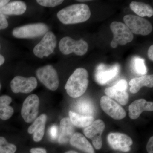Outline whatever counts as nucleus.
Listing matches in <instances>:
<instances>
[{
    "label": "nucleus",
    "mask_w": 153,
    "mask_h": 153,
    "mask_svg": "<svg viewBox=\"0 0 153 153\" xmlns=\"http://www.w3.org/2000/svg\"><path fill=\"white\" fill-rule=\"evenodd\" d=\"M91 15L87 5L75 4L60 10L57 13V17L64 25H73L86 22L90 18Z\"/></svg>",
    "instance_id": "nucleus-1"
},
{
    "label": "nucleus",
    "mask_w": 153,
    "mask_h": 153,
    "mask_svg": "<svg viewBox=\"0 0 153 153\" xmlns=\"http://www.w3.org/2000/svg\"><path fill=\"white\" fill-rule=\"evenodd\" d=\"M88 83V74L87 70L82 68H77L68 78L65 89L69 96L72 98H77L85 93Z\"/></svg>",
    "instance_id": "nucleus-2"
},
{
    "label": "nucleus",
    "mask_w": 153,
    "mask_h": 153,
    "mask_svg": "<svg viewBox=\"0 0 153 153\" xmlns=\"http://www.w3.org/2000/svg\"><path fill=\"white\" fill-rule=\"evenodd\" d=\"M123 21L133 34L146 36L149 35L153 31V27L150 22L138 16L126 15L124 17Z\"/></svg>",
    "instance_id": "nucleus-3"
},
{
    "label": "nucleus",
    "mask_w": 153,
    "mask_h": 153,
    "mask_svg": "<svg viewBox=\"0 0 153 153\" xmlns=\"http://www.w3.org/2000/svg\"><path fill=\"white\" fill-rule=\"evenodd\" d=\"M49 27L44 23L29 24L15 28L13 36L18 38H33L45 35L48 32Z\"/></svg>",
    "instance_id": "nucleus-4"
},
{
    "label": "nucleus",
    "mask_w": 153,
    "mask_h": 153,
    "mask_svg": "<svg viewBox=\"0 0 153 153\" xmlns=\"http://www.w3.org/2000/svg\"><path fill=\"white\" fill-rule=\"evenodd\" d=\"M36 75L39 81L49 90L55 91L59 87L58 74L52 65L40 67L36 71Z\"/></svg>",
    "instance_id": "nucleus-5"
},
{
    "label": "nucleus",
    "mask_w": 153,
    "mask_h": 153,
    "mask_svg": "<svg viewBox=\"0 0 153 153\" xmlns=\"http://www.w3.org/2000/svg\"><path fill=\"white\" fill-rule=\"evenodd\" d=\"M59 47L60 51L64 55H69L74 52L78 56H82L87 52L88 45L83 40L76 41L67 36L60 40Z\"/></svg>",
    "instance_id": "nucleus-6"
},
{
    "label": "nucleus",
    "mask_w": 153,
    "mask_h": 153,
    "mask_svg": "<svg viewBox=\"0 0 153 153\" xmlns=\"http://www.w3.org/2000/svg\"><path fill=\"white\" fill-rule=\"evenodd\" d=\"M57 39L52 32H48L44 35L41 41L34 47V55L39 58L48 57L54 52L57 45Z\"/></svg>",
    "instance_id": "nucleus-7"
},
{
    "label": "nucleus",
    "mask_w": 153,
    "mask_h": 153,
    "mask_svg": "<svg viewBox=\"0 0 153 153\" xmlns=\"http://www.w3.org/2000/svg\"><path fill=\"white\" fill-rule=\"evenodd\" d=\"M105 128L104 122L100 119L94 121L90 125L84 128L83 133L85 136L92 141L94 146L99 150L102 147V134Z\"/></svg>",
    "instance_id": "nucleus-8"
},
{
    "label": "nucleus",
    "mask_w": 153,
    "mask_h": 153,
    "mask_svg": "<svg viewBox=\"0 0 153 153\" xmlns=\"http://www.w3.org/2000/svg\"><path fill=\"white\" fill-rule=\"evenodd\" d=\"M39 104V97L36 94H31L25 100L21 110V114L26 122L30 123L36 119L38 114Z\"/></svg>",
    "instance_id": "nucleus-9"
},
{
    "label": "nucleus",
    "mask_w": 153,
    "mask_h": 153,
    "mask_svg": "<svg viewBox=\"0 0 153 153\" xmlns=\"http://www.w3.org/2000/svg\"><path fill=\"white\" fill-rule=\"evenodd\" d=\"M128 83L125 79L120 80L113 86L107 88L105 93L110 98L113 99L121 105L127 104L128 101L129 95L127 92Z\"/></svg>",
    "instance_id": "nucleus-10"
},
{
    "label": "nucleus",
    "mask_w": 153,
    "mask_h": 153,
    "mask_svg": "<svg viewBox=\"0 0 153 153\" xmlns=\"http://www.w3.org/2000/svg\"><path fill=\"white\" fill-rule=\"evenodd\" d=\"M110 29L114 35L112 41L117 43L118 45H125L133 40V34L126 25L122 22H112L110 25Z\"/></svg>",
    "instance_id": "nucleus-11"
},
{
    "label": "nucleus",
    "mask_w": 153,
    "mask_h": 153,
    "mask_svg": "<svg viewBox=\"0 0 153 153\" xmlns=\"http://www.w3.org/2000/svg\"><path fill=\"white\" fill-rule=\"evenodd\" d=\"M37 85V79L34 76H17L12 79L10 83L11 89L14 93H30L36 89Z\"/></svg>",
    "instance_id": "nucleus-12"
},
{
    "label": "nucleus",
    "mask_w": 153,
    "mask_h": 153,
    "mask_svg": "<svg viewBox=\"0 0 153 153\" xmlns=\"http://www.w3.org/2000/svg\"><path fill=\"white\" fill-rule=\"evenodd\" d=\"M100 104L103 111L114 119H123L126 115L125 110L118 103L106 96L102 97Z\"/></svg>",
    "instance_id": "nucleus-13"
},
{
    "label": "nucleus",
    "mask_w": 153,
    "mask_h": 153,
    "mask_svg": "<svg viewBox=\"0 0 153 153\" xmlns=\"http://www.w3.org/2000/svg\"><path fill=\"white\" fill-rule=\"evenodd\" d=\"M108 142L115 150L128 152L130 151L133 141L130 137L120 133H111L108 135Z\"/></svg>",
    "instance_id": "nucleus-14"
},
{
    "label": "nucleus",
    "mask_w": 153,
    "mask_h": 153,
    "mask_svg": "<svg viewBox=\"0 0 153 153\" xmlns=\"http://www.w3.org/2000/svg\"><path fill=\"white\" fill-rule=\"evenodd\" d=\"M119 70L120 66L118 64L111 67H107L103 64H100L96 71V81L100 85H105L115 77Z\"/></svg>",
    "instance_id": "nucleus-15"
},
{
    "label": "nucleus",
    "mask_w": 153,
    "mask_h": 153,
    "mask_svg": "<svg viewBox=\"0 0 153 153\" xmlns=\"http://www.w3.org/2000/svg\"><path fill=\"white\" fill-rule=\"evenodd\" d=\"M129 116L131 119H137L144 111H152L153 102L147 101L143 99L134 101L129 106Z\"/></svg>",
    "instance_id": "nucleus-16"
},
{
    "label": "nucleus",
    "mask_w": 153,
    "mask_h": 153,
    "mask_svg": "<svg viewBox=\"0 0 153 153\" xmlns=\"http://www.w3.org/2000/svg\"><path fill=\"white\" fill-rule=\"evenodd\" d=\"M47 120L46 114H41L35 120L33 124L28 128V133L33 134V140L36 142L40 141L44 137Z\"/></svg>",
    "instance_id": "nucleus-17"
},
{
    "label": "nucleus",
    "mask_w": 153,
    "mask_h": 153,
    "mask_svg": "<svg viewBox=\"0 0 153 153\" xmlns=\"http://www.w3.org/2000/svg\"><path fill=\"white\" fill-rule=\"evenodd\" d=\"M74 133V126L71 123L70 119L64 118L60 122L58 142L65 144L70 140Z\"/></svg>",
    "instance_id": "nucleus-18"
},
{
    "label": "nucleus",
    "mask_w": 153,
    "mask_h": 153,
    "mask_svg": "<svg viewBox=\"0 0 153 153\" xmlns=\"http://www.w3.org/2000/svg\"><path fill=\"white\" fill-rule=\"evenodd\" d=\"M69 142L71 146L85 153H95L92 146L82 134L74 133Z\"/></svg>",
    "instance_id": "nucleus-19"
},
{
    "label": "nucleus",
    "mask_w": 153,
    "mask_h": 153,
    "mask_svg": "<svg viewBox=\"0 0 153 153\" xmlns=\"http://www.w3.org/2000/svg\"><path fill=\"white\" fill-rule=\"evenodd\" d=\"M27 10V5L22 1H14L8 3L0 9V15H22Z\"/></svg>",
    "instance_id": "nucleus-20"
},
{
    "label": "nucleus",
    "mask_w": 153,
    "mask_h": 153,
    "mask_svg": "<svg viewBox=\"0 0 153 153\" xmlns=\"http://www.w3.org/2000/svg\"><path fill=\"white\" fill-rule=\"evenodd\" d=\"M131 87L130 91L133 94L137 93L143 86L152 88L153 75H145L131 79L129 82Z\"/></svg>",
    "instance_id": "nucleus-21"
},
{
    "label": "nucleus",
    "mask_w": 153,
    "mask_h": 153,
    "mask_svg": "<svg viewBox=\"0 0 153 153\" xmlns=\"http://www.w3.org/2000/svg\"><path fill=\"white\" fill-rule=\"evenodd\" d=\"M12 99L9 96L4 95L0 97V118L3 120H7L13 114L14 110L10 106Z\"/></svg>",
    "instance_id": "nucleus-22"
},
{
    "label": "nucleus",
    "mask_w": 153,
    "mask_h": 153,
    "mask_svg": "<svg viewBox=\"0 0 153 153\" xmlns=\"http://www.w3.org/2000/svg\"><path fill=\"white\" fill-rule=\"evenodd\" d=\"M69 119L74 126L79 128H85L90 125L94 120V117L82 115L70 111Z\"/></svg>",
    "instance_id": "nucleus-23"
},
{
    "label": "nucleus",
    "mask_w": 153,
    "mask_h": 153,
    "mask_svg": "<svg viewBox=\"0 0 153 153\" xmlns=\"http://www.w3.org/2000/svg\"><path fill=\"white\" fill-rule=\"evenodd\" d=\"M130 7L140 17L152 16L153 9L150 5L140 2L132 1L130 4Z\"/></svg>",
    "instance_id": "nucleus-24"
},
{
    "label": "nucleus",
    "mask_w": 153,
    "mask_h": 153,
    "mask_svg": "<svg viewBox=\"0 0 153 153\" xmlns=\"http://www.w3.org/2000/svg\"><path fill=\"white\" fill-rule=\"evenodd\" d=\"M77 112L82 115L93 117L95 113V108L90 100L87 99L79 100L75 105Z\"/></svg>",
    "instance_id": "nucleus-25"
},
{
    "label": "nucleus",
    "mask_w": 153,
    "mask_h": 153,
    "mask_svg": "<svg viewBox=\"0 0 153 153\" xmlns=\"http://www.w3.org/2000/svg\"><path fill=\"white\" fill-rule=\"evenodd\" d=\"M16 150L15 145L8 142L4 137H0V153H15Z\"/></svg>",
    "instance_id": "nucleus-26"
},
{
    "label": "nucleus",
    "mask_w": 153,
    "mask_h": 153,
    "mask_svg": "<svg viewBox=\"0 0 153 153\" xmlns=\"http://www.w3.org/2000/svg\"><path fill=\"white\" fill-rule=\"evenodd\" d=\"M134 69L137 74L145 75L147 72L144 59L136 57L134 61Z\"/></svg>",
    "instance_id": "nucleus-27"
},
{
    "label": "nucleus",
    "mask_w": 153,
    "mask_h": 153,
    "mask_svg": "<svg viewBox=\"0 0 153 153\" xmlns=\"http://www.w3.org/2000/svg\"><path fill=\"white\" fill-rule=\"evenodd\" d=\"M39 5L45 7H54L62 4V0H38L36 1Z\"/></svg>",
    "instance_id": "nucleus-28"
},
{
    "label": "nucleus",
    "mask_w": 153,
    "mask_h": 153,
    "mask_svg": "<svg viewBox=\"0 0 153 153\" xmlns=\"http://www.w3.org/2000/svg\"><path fill=\"white\" fill-rule=\"evenodd\" d=\"M58 128L57 126L53 125L49 129V134L52 140H55L58 135Z\"/></svg>",
    "instance_id": "nucleus-29"
},
{
    "label": "nucleus",
    "mask_w": 153,
    "mask_h": 153,
    "mask_svg": "<svg viewBox=\"0 0 153 153\" xmlns=\"http://www.w3.org/2000/svg\"><path fill=\"white\" fill-rule=\"evenodd\" d=\"M8 22L5 16L0 15V30H4L8 27Z\"/></svg>",
    "instance_id": "nucleus-30"
},
{
    "label": "nucleus",
    "mask_w": 153,
    "mask_h": 153,
    "mask_svg": "<svg viewBox=\"0 0 153 153\" xmlns=\"http://www.w3.org/2000/svg\"><path fill=\"white\" fill-rule=\"evenodd\" d=\"M147 151L149 153H153V137H152L149 140L146 146Z\"/></svg>",
    "instance_id": "nucleus-31"
},
{
    "label": "nucleus",
    "mask_w": 153,
    "mask_h": 153,
    "mask_svg": "<svg viewBox=\"0 0 153 153\" xmlns=\"http://www.w3.org/2000/svg\"><path fill=\"white\" fill-rule=\"evenodd\" d=\"M30 152L31 153H47L45 149L41 148H33L30 150Z\"/></svg>",
    "instance_id": "nucleus-32"
},
{
    "label": "nucleus",
    "mask_w": 153,
    "mask_h": 153,
    "mask_svg": "<svg viewBox=\"0 0 153 153\" xmlns=\"http://www.w3.org/2000/svg\"><path fill=\"white\" fill-rule=\"evenodd\" d=\"M148 56L149 59L153 61V45H152L149 48L148 51Z\"/></svg>",
    "instance_id": "nucleus-33"
},
{
    "label": "nucleus",
    "mask_w": 153,
    "mask_h": 153,
    "mask_svg": "<svg viewBox=\"0 0 153 153\" xmlns=\"http://www.w3.org/2000/svg\"><path fill=\"white\" fill-rule=\"evenodd\" d=\"M10 2V1L7 0H0V9L6 5Z\"/></svg>",
    "instance_id": "nucleus-34"
},
{
    "label": "nucleus",
    "mask_w": 153,
    "mask_h": 153,
    "mask_svg": "<svg viewBox=\"0 0 153 153\" xmlns=\"http://www.w3.org/2000/svg\"><path fill=\"white\" fill-rule=\"evenodd\" d=\"M5 58L4 56L0 54V66H1L4 63Z\"/></svg>",
    "instance_id": "nucleus-35"
},
{
    "label": "nucleus",
    "mask_w": 153,
    "mask_h": 153,
    "mask_svg": "<svg viewBox=\"0 0 153 153\" xmlns=\"http://www.w3.org/2000/svg\"><path fill=\"white\" fill-rule=\"evenodd\" d=\"M118 44L117 43H116L114 41H111V46L113 48H116L117 47Z\"/></svg>",
    "instance_id": "nucleus-36"
},
{
    "label": "nucleus",
    "mask_w": 153,
    "mask_h": 153,
    "mask_svg": "<svg viewBox=\"0 0 153 153\" xmlns=\"http://www.w3.org/2000/svg\"><path fill=\"white\" fill-rule=\"evenodd\" d=\"M79 153L77 152H75V151H68V152H66V153Z\"/></svg>",
    "instance_id": "nucleus-37"
},
{
    "label": "nucleus",
    "mask_w": 153,
    "mask_h": 153,
    "mask_svg": "<svg viewBox=\"0 0 153 153\" xmlns=\"http://www.w3.org/2000/svg\"><path fill=\"white\" fill-rule=\"evenodd\" d=\"M79 1V2H85V1H88V0H86V1H83V0H82V1H80V0H79V1Z\"/></svg>",
    "instance_id": "nucleus-38"
},
{
    "label": "nucleus",
    "mask_w": 153,
    "mask_h": 153,
    "mask_svg": "<svg viewBox=\"0 0 153 153\" xmlns=\"http://www.w3.org/2000/svg\"><path fill=\"white\" fill-rule=\"evenodd\" d=\"M1 83H0V89H1Z\"/></svg>",
    "instance_id": "nucleus-39"
}]
</instances>
